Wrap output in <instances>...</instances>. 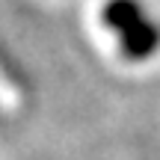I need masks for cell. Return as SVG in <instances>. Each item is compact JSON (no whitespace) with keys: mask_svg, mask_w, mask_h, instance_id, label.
Here are the masks:
<instances>
[{"mask_svg":"<svg viewBox=\"0 0 160 160\" xmlns=\"http://www.w3.org/2000/svg\"><path fill=\"white\" fill-rule=\"evenodd\" d=\"M107 27L119 36L122 53L128 59H148L160 45V30L151 24L137 0H110L104 9Z\"/></svg>","mask_w":160,"mask_h":160,"instance_id":"6da1fadb","label":"cell"}]
</instances>
